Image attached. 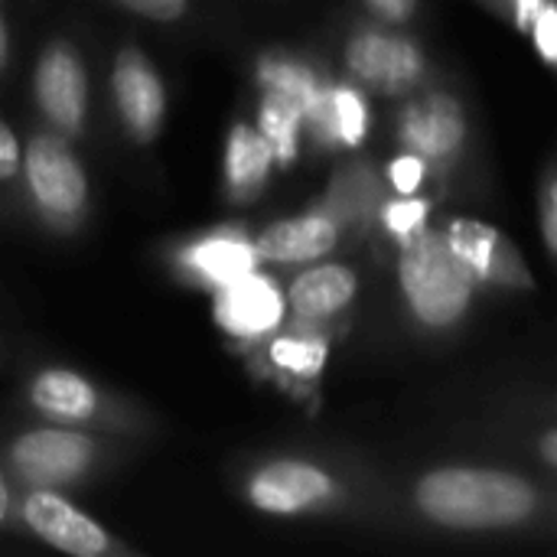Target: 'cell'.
I'll return each instance as SVG.
<instances>
[{"mask_svg":"<svg viewBox=\"0 0 557 557\" xmlns=\"http://www.w3.org/2000/svg\"><path fill=\"white\" fill-rule=\"evenodd\" d=\"M3 59H7V29L0 23V65H3Z\"/></svg>","mask_w":557,"mask_h":557,"instance_id":"obj_32","label":"cell"},{"mask_svg":"<svg viewBox=\"0 0 557 557\" xmlns=\"http://www.w3.org/2000/svg\"><path fill=\"white\" fill-rule=\"evenodd\" d=\"M366 3H369V10H372L379 20H385V23H405V20H411L414 10H418V0H366Z\"/></svg>","mask_w":557,"mask_h":557,"instance_id":"obj_26","label":"cell"},{"mask_svg":"<svg viewBox=\"0 0 557 557\" xmlns=\"http://www.w3.org/2000/svg\"><path fill=\"white\" fill-rule=\"evenodd\" d=\"M398 140L428 163H450L467 144V111L447 91H424L401 108Z\"/></svg>","mask_w":557,"mask_h":557,"instance_id":"obj_5","label":"cell"},{"mask_svg":"<svg viewBox=\"0 0 557 557\" xmlns=\"http://www.w3.org/2000/svg\"><path fill=\"white\" fill-rule=\"evenodd\" d=\"M424 180H428V160L414 150H405L388 163V183L398 196H414L424 186Z\"/></svg>","mask_w":557,"mask_h":557,"instance_id":"obj_23","label":"cell"},{"mask_svg":"<svg viewBox=\"0 0 557 557\" xmlns=\"http://www.w3.org/2000/svg\"><path fill=\"white\" fill-rule=\"evenodd\" d=\"M23 519L46 545H52L65 555L98 557L108 552L104 529L49 490H36L33 496H26Z\"/></svg>","mask_w":557,"mask_h":557,"instance_id":"obj_12","label":"cell"},{"mask_svg":"<svg viewBox=\"0 0 557 557\" xmlns=\"http://www.w3.org/2000/svg\"><path fill=\"white\" fill-rule=\"evenodd\" d=\"M300 127H304V108L274 88H264V98L258 104V131L274 150V160L281 166H290L300 153Z\"/></svg>","mask_w":557,"mask_h":557,"instance_id":"obj_18","label":"cell"},{"mask_svg":"<svg viewBox=\"0 0 557 557\" xmlns=\"http://www.w3.org/2000/svg\"><path fill=\"white\" fill-rule=\"evenodd\" d=\"M539 454H542V460H545L548 467H555L557 470V431H548V434L539 441Z\"/></svg>","mask_w":557,"mask_h":557,"instance_id":"obj_30","label":"cell"},{"mask_svg":"<svg viewBox=\"0 0 557 557\" xmlns=\"http://www.w3.org/2000/svg\"><path fill=\"white\" fill-rule=\"evenodd\" d=\"M284 294L277 284L264 274H245L225 287H219L215 297V320L225 333L238 339H255L281 326L284 320Z\"/></svg>","mask_w":557,"mask_h":557,"instance_id":"obj_11","label":"cell"},{"mask_svg":"<svg viewBox=\"0 0 557 557\" xmlns=\"http://www.w3.org/2000/svg\"><path fill=\"white\" fill-rule=\"evenodd\" d=\"M333 114H336L339 144L359 147L369 134V104L362 91L352 85H333Z\"/></svg>","mask_w":557,"mask_h":557,"instance_id":"obj_21","label":"cell"},{"mask_svg":"<svg viewBox=\"0 0 557 557\" xmlns=\"http://www.w3.org/2000/svg\"><path fill=\"white\" fill-rule=\"evenodd\" d=\"M23 170H26V186L46 215L72 219L85 209L88 180L65 140L49 134L33 137L26 147Z\"/></svg>","mask_w":557,"mask_h":557,"instance_id":"obj_4","label":"cell"},{"mask_svg":"<svg viewBox=\"0 0 557 557\" xmlns=\"http://www.w3.org/2000/svg\"><path fill=\"white\" fill-rule=\"evenodd\" d=\"M359 290V281L343 264H317L294 277L287 290V304L300 320H330L343 313Z\"/></svg>","mask_w":557,"mask_h":557,"instance_id":"obj_14","label":"cell"},{"mask_svg":"<svg viewBox=\"0 0 557 557\" xmlns=\"http://www.w3.org/2000/svg\"><path fill=\"white\" fill-rule=\"evenodd\" d=\"M20 170V144L7 124H0V180H10Z\"/></svg>","mask_w":557,"mask_h":557,"instance_id":"obj_27","label":"cell"},{"mask_svg":"<svg viewBox=\"0 0 557 557\" xmlns=\"http://www.w3.org/2000/svg\"><path fill=\"white\" fill-rule=\"evenodd\" d=\"M545 232H548V242L557 255V180L545 189Z\"/></svg>","mask_w":557,"mask_h":557,"instance_id":"obj_29","label":"cell"},{"mask_svg":"<svg viewBox=\"0 0 557 557\" xmlns=\"http://www.w3.org/2000/svg\"><path fill=\"white\" fill-rule=\"evenodd\" d=\"M330 193V212L336 219L369 222L382 212V183L366 163H356L352 170L339 173Z\"/></svg>","mask_w":557,"mask_h":557,"instance_id":"obj_19","label":"cell"},{"mask_svg":"<svg viewBox=\"0 0 557 557\" xmlns=\"http://www.w3.org/2000/svg\"><path fill=\"white\" fill-rule=\"evenodd\" d=\"M258 261H261V255H258L255 242H248L245 235H235V232L209 235L186 251V268L215 287H225L245 274H251L258 268Z\"/></svg>","mask_w":557,"mask_h":557,"instance_id":"obj_16","label":"cell"},{"mask_svg":"<svg viewBox=\"0 0 557 557\" xmlns=\"http://www.w3.org/2000/svg\"><path fill=\"white\" fill-rule=\"evenodd\" d=\"M91 457H95V447L85 434L59 431V428L29 431L10 450L13 470L33 486L72 483L91 467Z\"/></svg>","mask_w":557,"mask_h":557,"instance_id":"obj_6","label":"cell"},{"mask_svg":"<svg viewBox=\"0 0 557 557\" xmlns=\"http://www.w3.org/2000/svg\"><path fill=\"white\" fill-rule=\"evenodd\" d=\"M532 42H535V49H539V55L545 59V62H552L557 65V3H545L542 7V13L535 16V23H532Z\"/></svg>","mask_w":557,"mask_h":557,"instance_id":"obj_24","label":"cell"},{"mask_svg":"<svg viewBox=\"0 0 557 557\" xmlns=\"http://www.w3.org/2000/svg\"><path fill=\"white\" fill-rule=\"evenodd\" d=\"M111 85H114V104L124 121V131L140 144L153 140L163 127L166 91L147 55L137 49H124L114 62Z\"/></svg>","mask_w":557,"mask_h":557,"instance_id":"obj_9","label":"cell"},{"mask_svg":"<svg viewBox=\"0 0 557 557\" xmlns=\"http://www.w3.org/2000/svg\"><path fill=\"white\" fill-rule=\"evenodd\" d=\"M336 493L333 476L313 463H300V460H277L268 463L264 470H258L251 476L248 496L255 503V509L271 512V516H297L307 509H317L323 503H330Z\"/></svg>","mask_w":557,"mask_h":557,"instance_id":"obj_10","label":"cell"},{"mask_svg":"<svg viewBox=\"0 0 557 557\" xmlns=\"http://www.w3.org/2000/svg\"><path fill=\"white\" fill-rule=\"evenodd\" d=\"M428 215H431V202H428V199H418V196H398V199L385 202L382 212H379L385 232L395 235V238L405 242V245L424 232Z\"/></svg>","mask_w":557,"mask_h":557,"instance_id":"obj_22","label":"cell"},{"mask_svg":"<svg viewBox=\"0 0 557 557\" xmlns=\"http://www.w3.org/2000/svg\"><path fill=\"white\" fill-rule=\"evenodd\" d=\"M36 101L42 114L69 137L82 134L88 111V78L82 59L65 46L52 42L36 62Z\"/></svg>","mask_w":557,"mask_h":557,"instance_id":"obj_7","label":"cell"},{"mask_svg":"<svg viewBox=\"0 0 557 557\" xmlns=\"http://www.w3.org/2000/svg\"><path fill=\"white\" fill-rule=\"evenodd\" d=\"M326 359H330V346L320 336H281L271 346V362L300 379L320 375Z\"/></svg>","mask_w":557,"mask_h":557,"instance_id":"obj_20","label":"cell"},{"mask_svg":"<svg viewBox=\"0 0 557 557\" xmlns=\"http://www.w3.org/2000/svg\"><path fill=\"white\" fill-rule=\"evenodd\" d=\"M398 284L411 317L428 330L457 326L467 317L476 290L473 271L450 248L444 232H421L405 245Z\"/></svg>","mask_w":557,"mask_h":557,"instance_id":"obj_2","label":"cell"},{"mask_svg":"<svg viewBox=\"0 0 557 557\" xmlns=\"http://www.w3.org/2000/svg\"><path fill=\"white\" fill-rule=\"evenodd\" d=\"M339 242V219L323 209V212H307L297 219L274 222L261 232L255 242L261 261L274 264H304L330 255Z\"/></svg>","mask_w":557,"mask_h":557,"instance_id":"obj_13","label":"cell"},{"mask_svg":"<svg viewBox=\"0 0 557 557\" xmlns=\"http://www.w3.org/2000/svg\"><path fill=\"white\" fill-rule=\"evenodd\" d=\"M29 398L33 405L55 418V421H88L98 408V395L95 388L75 375V372H65V369H49L42 372L33 388H29Z\"/></svg>","mask_w":557,"mask_h":557,"instance_id":"obj_17","label":"cell"},{"mask_svg":"<svg viewBox=\"0 0 557 557\" xmlns=\"http://www.w3.org/2000/svg\"><path fill=\"white\" fill-rule=\"evenodd\" d=\"M509 3V16L516 20V26L519 29H532V23H535V16L542 13V7L548 3V0H506Z\"/></svg>","mask_w":557,"mask_h":557,"instance_id":"obj_28","label":"cell"},{"mask_svg":"<svg viewBox=\"0 0 557 557\" xmlns=\"http://www.w3.org/2000/svg\"><path fill=\"white\" fill-rule=\"evenodd\" d=\"M346 65L352 78L379 95H408L421 85L428 59L421 46L401 33L362 29L346 42Z\"/></svg>","mask_w":557,"mask_h":557,"instance_id":"obj_3","label":"cell"},{"mask_svg":"<svg viewBox=\"0 0 557 557\" xmlns=\"http://www.w3.org/2000/svg\"><path fill=\"white\" fill-rule=\"evenodd\" d=\"M121 3L147 20H176V16H183L189 0H121Z\"/></svg>","mask_w":557,"mask_h":557,"instance_id":"obj_25","label":"cell"},{"mask_svg":"<svg viewBox=\"0 0 557 557\" xmlns=\"http://www.w3.org/2000/svg\"><path fill=\"white\" fill-rule=\"evenodd\" d=\"M274 166V150L251 124H235L225 144V183L235 199H251L264 189Z\"/></svg>","mask_w":557,"mask_h":557,"instance_id":"obj_15","label":"cell"},{"mask_svg":"<svg viewBox=\"0 0 557 557\" xmlns=\"http://www.w3.org/2000/svg\"><path fill=\"white\" fill-rule=\"evenodd\" d=\"M414 506L424 519L444 529H512L539 512V490L509 470L441 467L418 480Z\"/></svg>","mask_w":557,"mask_h":557,"instance_id":"obj_1","label":"cell"},{"mask_svg":"<svg viewBox=\"0 0 557 557\" xmlns=\"http://www.w3.org/2000/svg\"><path fill=\"white\" fill-rule=\"evenodd\" d=\"M444 235L476 281L499 284V287H532V274L519 248L499 228L480 219H454L444 228Z\"/></svg>","mask_w":557,"mask_h":557,"instance_id":"obj_8","label":"cell"},{"mask_svg":"<svg viewBox=\"0 0 557 557\" xmlns=\"http://www.w3.org/2000/svg\"><path fill=\"white\" fill-rule=\"evenodd\" d=\"M7 503H10V496H7V483H3V476H0V519L7 516Z\"/></svg>","mask_w":557,"mask_h":557,"instance_id":"obj_31","label":"cell"}]
</instances>
